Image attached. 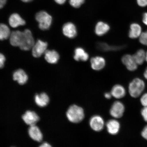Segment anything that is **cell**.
Returning <instances> with one entry per match:
<instances>
[{"mask_svg":"<svg viewBox=\"0 0 147 147\" xmlns=\"http://www.w3.org/2000/svg\"><path fill=\"white\" fill-rule=\"evenodd\" d=\"M28 133L30 137L35 141L40 142L43 139V135L41 130L35 125L30 126L28 129Z\"/></svg>","mask_w":147,"mask_h":147,"instance_id":"obj_13","label":"cell"},{"mask_svg":"<svg viewBox=\"0 0 147 147\" xmlns=\"http://www.w3.org/2000/svg\"><path fill=\"white\" fill-rule=\"evenodd\" d=\"M144 76L145 78L147 80V67L145 71V72L144 74Z\"/></svg>","mask_w":147,"mask_h":147,"instance_id":"obj_37","label":"cell"},{"mask_svg":"<svg viewBox=\"0 0 147 147\" xmlns=\"http://www.w3.org/2000/svg\"><path fill=\"white\" fill-rule=\"evenodd\" d=\"M145 87L144 82L141 79H134L129 86V91L130 96L134 98L138 97L144 90Z\"/></svg>","mask_w":147,"mask_h":147,"instance_id":"obj_2","label":"cell"},{"mask_svg":"<svg viewBox=\"0 0 147 147\" xmlns=\"http://www.w3.org/2000/svg\"><path fill=\"white\" fill-rule=\"evenodd\" d=\"M45 54V59L49 63H56L59 59V54L54 50H47Z\"/></svg>","mask_w":147,"mask_h":147,"instance_id":"obj_18","label":"cell"},{"mask_svg":"<svg viewBox=\"0 0 147 147\" xmlns=\"http://www.w3.org/2000/svg\"><path fill=\"white\" fill-rule=\"evenodd\" d=\"M48 44L47 42L38 40L32 48V54L34 57H41L47 50Z\"/></svg>","mask_w":147,"mask_h":147,"instance_id":"obj_5","label":"cell"},{"mask_svg":"<svg viewBox=\"0 0 147 147\" xmlns=\"http://www.w3.org/2000/svg\"><path fill=\"white\" fill-rule=\"evenodd\" d=\"M63 33L64 35L69 38H73L77 35L76 28L74 24L71 22L66 23L63 25Z\"/></svg>","mask_w":147,"mask_h":147,"instance_id":"obj_10","label":"cell"},{"mask_svg":"<svg viewBox=\"0 0 147 147\" xmlns=\"http://www.w3.org/2000/svg\"><path fill=\"white\" fill-rule=\"evenodd\" d=\"M138 5L141 7L147 6V0H137Z\"/></svg>","mask_w":147,"mask_h":147,"instance_id":"obj_30","label":"cell"},{"mask_svg":"<svg viewBox=\"0 0 147 147\" xmlns=\"http://www.w3.org/2000/svg\"><path fill=\"white\" fill-rule=\"evenodd\" d=\"M142 33V28L139 24L134 23L130 25L128 34L130 38L134 39L139 37Z\"/></svg>","mask_w":147,"mask_h":147,"instance_id":"obj_17","label":"cell"},{"mask_svg":"<svg viewBox=\"0 0 147 147\" xmlns=\"http://www.w3.org/2000/svg\"><path fill=\"white\" fill-rule=\"evenodd\" d=\"M110 29L108 24L102 22L97 23L95 28V32L97 36H102L106 34Z\"/></svg>","mask_w":147,"mask_h":147,"instance_id":"obj_20","label":"cell"},{"mask_svg":"<svg viewBox=\"0 0 147 147\" xmlns=\"http://www.w3.org/2000/svg\"><path fill=\"white\" fill-rule=\"evenodd\" d=\"M34 100L36 104L41 107H44L47 105L49 100V97L45 93L36 95L35 96Z\"/></svg>","mask_w":147,"mask_h":147,"instance_id":"obj_21","label":"cell"},{"mask_svg":"<svg viewBox=\"0 0 147 147\" xmlns=\"http://www.w3.org/2000/svg\"><path fill=\"white\" fill-rule=\"evenodd\" d=\"M122 61L129 71H134L137 69L138 64L134 60L133 55H124L122 57Z\"/></svg>","mask_w":147,"mask_h":147,"instance_id":"obj_8","label":"cell"},{"mask_svg":"<svg viewBox=\"0 0 147 147\" xmlns=\"http://www.w3.org/2000/svg\"><path fill=\"white\" fill-rule=\"evenodd\" d=\"M5 58L3 54L0 53V69L2 68L4 65Z\"/></svg>","mask_w":147,"mask_h":147,"instance_id":"obj_29","label":"cell"},{"mask_svg":"<svg viewBox=\"0 0 147 147\" xmlns=\"http://www.w3.org/2000/svg\"><path fill=\"white\" fill-rule=\"evenodd\" d=\"M66 114L69 120L73 123L80 122L84 116L83 109L76 105H73L70 107Z\"/></svg>","mask_w":147,"mask_h":147,"instance_id":"obj_1","label":"cell"},{"mask_svg":"<svg viewBox=\"0 0 147 147\" xmlns=\"http://www.w3.org/2000/svg\"><path fill=\"white\" fill-rule=\"evenodd\" d=\"M74 58L77 61H86L89 59V56L84 49L78 47L75 49Z\"/></svg>","mask_w":147,"mask_h":147,"instance_id":"obj_19","label":"cell"},{"mask_svg":"<svg viewBox=\"0 0 147 147\" xmlns=\"http://www.w3.org/2000/svg\"><path fill=\"white\" fill-rule=\"evenodd\" d=\"M90 124L94 130L100 131L104 128V122L102 117L99 115H95L91 119Z\"/></svg>","mask_w":147,"mask_h":147,"instance_id":"obj_9","label":"cell"},{"mask_svg":"<svg viewBox=\"0 0 147 147\" xmlns=\"http://www.w3.org/2000/svg\"><path fill=\"white\" fill-rule=\"evenodd\" d=\"M54 1L58 4L62 5L65 3L67 0H54Z\"/></svg>","mask_w":147,"mask_h":147,"instance_id":"obj_34","label":"cell"},{"mask_svg":"<svg viewBox=\"0 0 147 147\" xmlns=\"http://www.w3.org/2000/svg\"><path fill=\"white\" fill-rule=\"evenodd\" d=\"M134 60L138 65H141L146 60V53L142 49H139L133 55Z\"/></svg>","mask_w":147,"mask_h":147,"instance_id":"obj_23","label":"cell"},{"mask_svg":"<svg viewBox=\"0 0 147 147\" xmlns=\"http://www.w3.org/2000/svg\"><path fill=\"white\" fill-rule=\"evenodd\" d=\"M111 96L112 95L111 93H106L105 94V96L106 98L108 99L111 98Z\"/></svg>","mask_w":147,"mask_h":147,"instance_id":"obj_35","label":"cell"},{"mask_svg":"<svg viewBox=\"0 0 147 147\" xmlns=\"http://www.w3.org/2000/svg\"><path fill=\"white\" fill-rule=\"evenodd\" d=\"M23 32V37L19 47L22 50L28 51L32 49L34 45V38L32 32L28 29H26Z\"/></svg>","mask_w":147,"mask_h":147,"instance_id":"obj_4","label":"cell"},{"mask_svg":"<svg viewBox=\"0 0 147 147\" xmlns=\"http://www.w3.org/2000/svg\"><path fill=\"white\" fill-rule=\"evenodd\" d=\"M85 0H69V3L75 8H78L83 4Z\"/></svg>","mask_w":147,"mask_h":147,"instance_id":"obj_25","label":"cell"},{"mask_svg":"<svg viewBox=\"0 0 147 147\" xmlns=\"http://www.w3.org/2000/svg\"><path fill=\"white\" fill-rule=\"evenodd\" d=\"M141 114L144 120L147 122V106L144 107L141 110Z\"/></svg>","mask_w":147,"mask_h":147,"instance_id":"obj_28","label":"cell"},{"mask_svg":"<svg viewBox=\"0 0 147 147\" xmlns=\"http://www.w3.org/2000/svg\"><path fill=\"white\" fill-rule=\"evenodd\" d=\"M7 0H0V9L2 8L6 4Z\"/></svg>","mask_w":147,"mask_h":147,"instance_id":"obj_33","label":"cell"},{"mask_svg":"<svg viewBox=\"0 0 147 147\" xmlns=\"http://www.w3.org/2000/svg\"><path fill=\"white\" fill-rule=\"evenodd\" d=\"M36 18L41 30H47L50 27L52 23V17L45 11H41L38 13L36 15Z\"/></svg>","mask_w":147,"mask_h":147,"instance_id":"obj_3","label":"cell"},{"mask_svg":"<svg viewBox=\"0 0 147 147\" xmlns=\"http://www.w3.org/2000/svg\"><path fill=\"white\" fill-rule=\"evenodd\" d=\"M125 107L122 102L117 101L113 104L110 110V115L115 118H119L123 115Z\"/></svg>","mask_w":147,"mask_h":147,"instance_id":"obj_6","label":"cell"},{"mask_svg":"<svg viewBox=\"0 0 147 147\" xmlns=\"http://www.w3.org/2000/svg\"><path fill=\"white\" fill-rule=\"evenodd\" d=\"M146 60L147 62V52L146 53Z\"/></svg>","mask_w":147,"mask_h":147,"instance_id":"obj_39","label":"cell"},{"mask_svg":"<svg viewBox=\"0 0 147 147\" xmlns=\"http://www.w3.org/2000/svg\"><path fill=\"white\" fill-rule=\"evenodd\" d=\"M141 135L144 139L147 140V125L143 129L141 133Z\"/></svg>","mask_w":147,"mask_h":147,"instance_id":"obj_31","label":"cell"},{"mask_svg":"<svg viewBox=\"0 0 147 147\" xmlns=\"http://www.w3.org/2000/svg\"><path fill=\"white\" fill-rule=\"evenodd\" d=\"M9 23L13 28H16L25 25V21L17 13H13L9 18Z\"/></svg>","mask_w":147,"mask_h":147,"instance_id":"obj_14","label":"cell"},{"mask_svg":"<svg viewBox=\"0 0 147 147\" xmlns=\"http://www.w3.org/2000/svg\"><path fill=\"white\" fill-rule=\"evenodd\" d=\"M141 104L144 107L147 106V93L143 95L140 99Z\"/></svg>","mask_w":147,"mask_h":147,"instance_id":"obj_27","label":"cell"},{"mask_svg":"<svg viewBox=\"0 0 147 147\" xmlns=\"http://www.w3.org/2000/svg\"><path fill=\"white\" fill-rule=\"evenodd\" d=\"M13 79L20 84H24L26 83L28 79L27 75L22 69H18L13 73Z\"/></svg>","mask_w":147,"mask_h":147,"instance_id":"obj_16","label":"cell"},{"mask_svg":"<svg viewBox=\"0 0 147 147\" xmlns=\"http://www.w3.org/2000/svg\"><path fill=\"white\" fill-rule=\"evenodd\" d=\"M92 68L94 70L99 71L104 68L105 65V59L100 56L93 57L91 59Z\"/></svg>","mask_w":147,"mask_h":147,"instance_id":"obj_12","label":"cell"},{"mask_svg":"<svg viewBox=\"0 0 147 147\" xmlns=\"http://www.w3.org/2000/svg\"><path fill=\"white\" fill-rule=\"evenodd\" d=\"M11 33L10 29L5 24H0V40L7 39L10 37Z\"/></svg>","mask_w":147,"mask_h":147,"instance_id":"obj_24","label":"cell"},{"mask_svg":"<svg viewBox=\"0 0 147 147\" xmlns=\"http://www.w3.org/2000/svg\"><path fill=\"white\" fill-rule=\"evenodd\" d=\"M139 41L142 45L147 46V30L142 33L139 37Z\"/></svg>","mask_w":147,"mask_h":147,"instance_id":"obj_26","label":"cell"},{"mask_svg":"<svg viewBox=\"0 0 147 147\" xmlns=\"http://www.w3.org/2000/svg\"><path fill=\"white\" fill-rule=\"evenodd\" d=\"M42 147H51V145L47 143H44L40 146Z\"/></svg>","mask_w":147,"mask_h":147,"instance_id":"obj_36","label":"cell"},{"mask_svg":"<svg viewBox=\"0 0 147 147\" xmlns=\"http://www.w3.org/2000/svg\"><path fill=\"white\" fill-rule=\"evenodd\" d=\"M23 36V32L15 31L11 33L10 36V43L14 47H20Z\"/></svg>","mask_w":147,"mask_h":147,"instance_id":"obj_11","label":"cell"},{"mask_svg":"<svg viewBox=\"0 0 147 147\" xmlns=\"http://www.w3.org/2000/svg\"><path fill=\"white\" fill-rule=\"evenodd\" d=\"M142 21L143 23L147 26V12L143 14Z\"/></svg>","mask_w":147,"mask_h":147,"instance_id":"obj_32","label":"cell"},{"mask_svg":"<svg viewBox=\"0 0 147 147\" xmlns=\"http://www.w3.org/2000/svg\"><path fill=\"white\" fill-rule=\"evenodd\" d=\"M107 131L112 135H116L119 133L120 125L119 123L115 119H111L108 121L106 124Z\"/></svg>","mask_w":147,"mask_h":147,"instance_id":"obj_15","label":"cell"},{"mask_svg":"<svg viewBox=\"0 0 147 147\" xmlns=\"http://www.w3.org/2000/svg\"><path fill=\"white\" fill-rule=\"evenodd\" d=\"M112 96L116 98H121L124 97L126 94L125 88L120 85H116L112 88L111 91Z\"/></svg>","mask_w":147,"mask_h":147,"instance_id":"obj_22","label":"cell"},{"mask_svg":"<svg viewBox=\"0 0 147 147\" xmlns=\"http://www.w3.org/2000/svg\"><path fill=\"white\" fill-rule=\"evenodd\" d=\"M25 122L29 125L32 126L36 124L39 120V117L34 112L27 111L22 116Z\"/></svg>","mask_w":147,"mask_h":147,"instance_id":"obj_7","label":"cell"},{"mask_svg":"<svg viewBox=\"0 0 147 147\" xmlns=\"http://www.w3.org/2000/svg\"><path fill=\"white\" fill-rule=\"evenodd\" d=\"M22 1L25 3H28L32 1L33 0H21Z\"/></svg>","mask_w":147,"mask_h":147,"instance_id":"obj_38","label":"cell"}]
</instances>
